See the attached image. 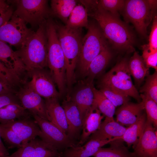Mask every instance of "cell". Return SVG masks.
<instances>
[{"instance_id":"obj_14","label":"cell","mask_w":157,"mask_h":157,"mask_svg":"<svg viewBox=\"0 0 157 157\" xmlns=\"http://www.w3.org/2000/svg\"><path fill=\"white\" fill-rule=\"evenodd\" d=\"M31 116L45 135L47 141L52 144L59 151L75 145L73 140L52 122L36 115Z\"/></svg>"},{"instance_id":"obj_18","label":"cell","mask_w":157,"mask_h":157,"mask_svg":"<svg viewBox=\"0 0 157 157\" xmlns=\"http://www.w3.org/2000/svg\"><path fill=\"white\" fill-rule=\"evenodd\" d=\"M62 106L65 111L68 126L67 135L73 140L82 130L83 122L80 113L75 104L69 97L64 100Z\"/></svg>"},{"instance_id":"obj_25","label":"cell","mask_w":157,"mask_h":157,"mask_svg":"<svg viewBox=\"0 0 157 157\" xmlns=\"http://www.w3.org/2000/svg\"><path fill=\"white\" fill-rule=\"evenodd\" d=\"M130 74L134 80L135 86L139 87L145 77L149 75V68L147 67L141 56L134 51L128 63Z\"/></svg>"},{"instance_id":"obj_28","label":"cell","mask_w":157,"mask_h":157,"mask_svg":"<svg viewBox=\"0 0 157 157\" xmlns=\"http://www.w3.org/2000/svg\"><path fill=\"white\" fill-rule=\"evenodd\" d=\"M146 121V113L143 112L134 123L126 129L121 139L129 147L133 148L137 144Z\"/></svg>"},{"instance_id":"obj_19","label":"cell","mask_w":157,"mask_h":157,"mask_svg":"<svg viewBox=\"0 0 157 157\" xmlns=\"http://www.w3.org/2000/svg\"><path fill=\"white\" fill-rule=\"evenodd\" d=\"M119 138L104 140L90 139L82 146L75 145L66 149L61 153L60 157H90L93 155L104 146Z\"/></svg>"},{"instance_id":"obj_40","label":"cell","mask_w":157,"mask_h":157,"mask_svg":"<svg viewBox=\"0 0 157 157\" xmlns=\"http://www.w3.org/2000/svg\"><path fill=\"white\" fill-rule=\"evenodd\" d=\"M13 103L21 104L15 93H10L0 95V109Z\"/></svg>"},{"instance_id":"obj_12","label":"cell","mask_w":157,"mask_h":157,"mask_svg":"<svg viewBox=\"0 0 157 157\" xmlns=\"http://www.w3.org/2000/svg\"><path fill=\"white\" fill-rule=\"evenodd\" d=\"M93 81L86 78L78 81L69 97L78 108L82 122L94 102Z\"/></svg>"},{"instance_id":"obj_6","label":"cell","mask_w":157,"mask_h":157,"mask_svg":"<svg viewBox=\"0 0 157 157\" xmlns=\"http://www.w3.org/2000/svg\"><path fill=\"white\" fill-rule=\"evenodd\" d=\"M47 38V67L56 82L64 81L66 77L65 57L56 32L55 23L51 19L46 22Z\"/></svg>"},{"instance_id":"obj_24","label":"cell","mask_w":157,"mask_h":157,"mask_svg":"<svg viewBox=\"0 0 157 157\" xmlns=\"http://www.w3.org/2000/svg\"><path fill=\"white\" fill-rule=\"evenodd\" d=\"M108 45L103 49L91 62L88 66L86 78L94 80L105 70L112 57Z\"/></svg>"},{"instance_id":"obj_37","label":"cell","mask_w":157,"mask_h":157,"mask_svg":"<svg viewBox=\"0 0 157 157\" xmlns=\"http://www.w3.org/2000/svg\"><path fill=\"white\" fill-rule=\"evenodd\" d=\"M0 133L2 138L10 149L21 147L22 141L17 134L11 129L0 124Z\"/></svg>"},{"instance_id":"obj_4","label":"cell","mask_w":157,"mask_h":157,"mask_svg":"<svg viewBox=\"0 0 157 157\" xmlns=\"http://www.w3.org/2000/svg\"><path fill=\"white\" fill-rule=\"evenodd\" d=\"M87 32L83 38L76 69L79 76L86 78L89 64L93 60L108 46L106 39L95 23L89 22Z\"/></svg>"},{"instance_id":"obj_8","label":"cell","mask_w":157,"mask_h":157,"mask_svg":"<svg viewBox=\"0 0 157 157\" xmlns=\"http://www.w3.org/2000/svg\"><path fill=\"white\" fill-rule=\"evenodd\" d=\"M15 5L13 15L22 19L32 27H38L52 15L46 0H15L7 1Z\"/></svg>"},{"instance_id":"obj_31","label":"cell","mask_w":157,"mask_h":157,"mask_svg":"<svg viewBox=\"0 0 157 157\" xmlns=\"http://www.w3.org/2000/svg\"><path fill=\"white\" fill-rule=\"evenodd\" d=\"M93 90L94 101L100 112L105 117L113 118L115 107L99 90L94 87Z\"/></svg>"},{"instance_id":"obj_16","label":"cell","mask_w":157,"mask_h":157,"mask_svg":"<svg viewBox=\"0 0 157 157\" xmlns=\"http://www.w3.org/2000/svg\"><path fill=\"white\" fill-rule=\"evenodd\" d=\"M1 124L11 129L15 132L21 139L22 145L38 136L42 139L47 141L45 135L38 125L35 120L31 118V117L14 120Z\"/></svg>"},{"instance_id":"obj_13","label":"cell","mask_w":157,"mask_h":157,"mask_svg":"<svg viewBox=\"0 0 157 157\" xmlns=\"http://www.w3.org/2000/svg\"><path fill=\"white\" fill-rule=\"evenodd\" d=\"M61 152L52 144L35 138L22 144L15 152L3 157H60Z\"/></svg>"},{"instance_id":"obj_36","label":"cell","mask_w":157,"mask_h":157,"mask_svg":"<svg viewBox=\"0 0 157 157\" xmlns=\"http://www.w3.org/2000/svg\"><path fill=\"white\" fill-rule=\"evenodd\" d=\"M0 78L16 90L24 83L0 61Z\"/></svg>"},{"instance_id":"obj_10","label":"cell","mask_w":157,"mask_h":157,"mask_svg":"<svg viewBox=\"0 0 157 157\" xmlns=\"http://www.w3.org/2000/svg\"><path fill=\"white\" fill-rule=\"evenodd\" d=\"M28 74L31 79L27 81L28 85L42 98L58 99L61 97L49 70L34 69L29 71Z\"/></svg>"},{"instance_id":"obj_39","label":"cell","mask_w":157,"mask_h":157,"mask_svg":"<svg viewBox=\"0 0 157 157\" xmlns=\"http://www.w3.org/2000/svg\"><path fill=\"white\" fill-rule=\"evenodd\" d=\"M149 42L147 44L151 50L157 51V18L155 16L153 21L149 37Z\"/></svg>"},{"instance_id":"obj_17","label":"cell","mask_w":157,"mask_h":157,"mask_svg":"<svg viewBox=\"0 0 157 157\" xmlns=\"http://www.w3.org/2000/svg\"><path fill=\"white\" fill-rule=\"evenodd\" d=\"M0 61L24 82L29 77L28 73L15 51L6 43L0 40Z\"/></svg>"},{"instance_id":"obj_32","label":"cell","mask_w":157,"mask_h":157,"mask_svg":"<svg viewBox=\"0 0 157 157\" xmlns=\"http://www.w3.org/2000/svg\"><path fill=\"white\" fill-rule=\"evenodd\" d=\"M99 90L115 108L129 102L130 97L122 92L107 87H100Z\"/></svg>"},{"instance_id":"obj_26","label":"cell","mask_w":157,"mask_h":157,"mask_svg":"<svg viewBox=\"0 0 157 157\" xmlns=\"http://www.w3.org/2000/svg\"><path fill=\"white\" fill-rule=\"evenodd\" d=\"M121 139L114 140L109 143L110 147L101 148L93 155L94 157H137L130 152L123 144Z\"/></svg>"},{"instance_id":"obj_21","label":"cell","mask_w":157,"mask_h":157,"mask_svg":"<svg viewBox=\"0 0 157 157\" xmlns=\"http://www.w3.org/2000/svg\"><path fill=\"white\" fill-rule=\"evenodd\" d=\"M126 128L115 121L114 118L105 117L99 128L92 134L90 139L108 140L115 138H121Z\"/></svg>"},{"instance_id":"obj_34","label":"cell","mask_w":157,"mask_h":157,"mask_svg":"<svg viewBox=\"0 0 157 157\" xmlns=\"http://www.w3.org/2000/svg\"><path fill=\"white\" fill-rule=\"evenodd\" d=\"M139 92L148 95L157 103V71L146 77L145 83L140 88Z\"/></svg>"},{"instance_id":"obj_9","label":"cell","mask_w":157,"mask_h":157,"mask_svg":"<svg viewBox=\"0 0 157 157\" xmlns=\"http://www.w3.org/2000/svg\"><path fill=\"white\" fill-rule=\"evenodd\" d=\"M34 32L22 19L13 14L0 27V40L19 48Z\"/></svg>"},{"instance_id":"obj_7","label":"cell","mask_w":157,"mask_h":157,"mask_svg":"<svg viewBox=\"0 0 157 157\" xmlns=\"http://www.w3.org/2000/svg\"><path fill=\"white\" fill-rule=\"evenodd\" d=\"M128 61L123 59L100 79L99 87H107L120 91L136 100L141 101L140 94L132 81L128 66Z\"/></svg>"},{"instance_id":"obj_23","label":"cell","mask_w":157,"mask_h":157,"mask_svg":"<svg viewBox=\"0 0 157 157\" xmlns=\"http://www.w3.org/2000/svg\"><path fill=\"white\" fill-rule=\"evenodd\" d=\"M50 122L67 134L68 126L64 110L60 104L58 99L52 98L44 100Z\"/></svg>"},{"instance_id":"obj_20","label":"cell","mask_w":157,"mask_h":157,"mask_svg":"<svg viewBox=\"0 0 157 157\" xmlns=\"http://www.w3.org/2000/svg\"><path fill=\"white\" fill-rule=\"evenodd\" d=\"M144 110L142 101L136 103L129 102L120 106L115 111L116 121L128 127L136 121Z\"/></svg>"},{"instance_id":"obj_43","label":"cell","mask_w":157,"mask_h":157,"mask_svg":"<svg viewBox=\"0 0 157 157\" xmlns=\"http://www.w3.org/2000/svg\"><path fill=\"white\" fill-rule=\"evenodd\" d=\"M0 153L3 154L4 156L9 155V153L4 146L1 140V137L0 133Z\"/></svg>"},{"instance_id":"obj_11","label":"cell","mask_w":157,"mask_h":157,"mask_svg":"<svg viewBox=\"0 0 157 157\" xmlns=\"http://www.w3.org/2000/svg\"><path fill=\"white\" fill-rule=\"evenodd\" d=\"M15 94L21 105L31 115L50 121L44 100L28 85L27 81L17 89Z\"/></svg>"},{"instance_id":"obj_5","label":"cell","mask_w":157,"mask_h":157,"mask_svg":"<svg viewBox=\"0 0 157 157\" xmlns=\"http://www.w3.org/2000/svg\"><path fill=\"white\" fill-rule=\"evenodd\" d=\"M157 1L125 0L122 12L125 20L132 23L142 37L147 36V28L153 17Z\"/></svg>"},{"instance_id":"obj_42","label":"cell","mask_w":157,"mask_h":157,"mask_svg":"<svg viewBox=\"0 0 157 157\" xmlns=\"http://www.w3.org/2000/svg\"><path fill=\"white\" fill-rule=\"evenodd\" d=\"M16 90L0 78V95L15 93Z\"/></svg>"},{"instance_id":"obj_29","label":"cell","mask_w":157,"mask_h":157,"mask_svg":"<svg viewBox=\"0 0 157 157\" xmlns=\"http://www.w3.org/2000/svg\"><path fill=\"white\" fill-rule=\"evenodd\" d=\"M78 2V1L75 0H51L52 15L58 17L66 24L71 13Z\"/></svg>"},{"instance_id":"obj_41","label":"cell","mask_w":157,"mask_h":157,"mask_svg":"<svg viewBox=\"0 0 157 157\" xmlns=\"http://www.w3.org/2000/svg\"><path fill=\"white\" fill-rule=\"evenodd\" d=\"M14 10L11 6L0 8V27L8 21L13 14Z\"/></svg>"},{"instance_id":"obj_33","label":"cell","mask_w":157,"mask_h":157,"mask_svg":"<svg viewBox=\"0 0 157 157\" xmlns=\"http://www.w3.org/2000/svg\"><path fill=\"white\" fill-rule=\"evenodd\" d=\"M146 112L147 120L156 129L157 126V103L145 94H140Z\"/></svg>"},{"instance_id":"obj_30","label":"cell","mask_w":157,"mask_h":157,"mask_svg":"<svg viewBox=\"0 0 157 157\" xmlns=\"http://www.w3.org/2000/svg\"><path fill=\"white\" fill-rule=\"evenodd\" d=\"M86 9L81 3H78L71 13L65 25L72 28H87L89 24Z\"/></svg>"},{"instance_id":"obj_15","label":"cell","mask_w":157,"mask_h":157,"mask_svg":"<svg viewBox=\"0 0 157 157\" xmlns=\"http://www.w3.org/2000/svg\"><path fill=\"white\" fill-rule=\"evenodd\" d=\"M137 157H157V130L147 120L138 141L133 148Z\"/></svg>"},{"instance_id":"obj_1","label":"cell","mask_w":157,"mask_h":157,"mask_svg":"<svg viewBox=\"0 0 157 157\" xmlns=\"http://www.w3.org/2000/svg\"><path fill=\"white\" fill-rule=\"evenodd\" d=\"M80 2L88 15L97 21L104 37L114 49L128 53L135 51V36L125 23L103 9L97 1L81 0Z\"/></svg>"},{"instance_id":"obj_22","label":"cell","mask_w":157,"mask_h":157,"mask_svg":"<svg viewBox=\"0 0 157 157\" xmlns=\"http://www.w3.org/2000/svg\"><path fill=\"white\" fill-rule=\"evenodd\" d=\"M104 117L101 115L94 101L93 106L83 120L79 144H83L90 135L98 129Z\"/></svg>"},{"instance_id":"obj_35","label":"cell","mask_w":157,"mask_h":157,"mask_svg":"<svg viewBox=\"0 0 157 157\" xmlns=\"http://www.w3.org/2000/svg\"><path fill=\"white\" fill-rule=\"evenodd\" d=\"M125 0H100L98 1V5L103 9L112 16L119 18V13L122 12Z\"/></svg>"},{"instance_id":"obj_27","label":"cell","mask_w":157,"mask_h":157,"mask_svg":"<svg viewBox=\"0 0 157 157\" xmlns=\"http://www.w3.org/2000/svg\"><path fill=\"white\" fill-rule=\"evenodd\" d=\"M31 116L21 104H11L0 109V124H4L16 119L30 117Z\"/></svg>"},{"instance_id":"obj_45","label":"cell","mask_w":157,"mask_h":157,"mask_svg":"<svg viewBox=\"0 0 157 157\" xmlns=\"http://www.w3.org/2000/svg\"><path fill=\"white\" fill-rule=\"evenodd\" d=\"M4 156L2 154L0 153V157H3Z\"/></svg>"},{"instance_id":"obj_2","label":"cell","mask_w":157,"mask_h":157,"mask_svg":"<svg viewBox=\"0 0 157 157\" xmlns=\"http://www.w3.org/2000/svg\"><path fill=\"white\" fill-rule=\"evenodd\" d=\"M55 23L58 39L65 57L67 95L76 81V70L83 37L82 28H72Z\"/></svg>"},{"instance_id":"obj_44","label":"cell","mask_w":157,"mask_h":157,"mask_svg":"<svg viewBox=\"0 0 157 157\" xmlns=\"http://www.w3.org/2000/svg\"><path fill=\"white\" fill-rule=\"evenodd\" d=\"M10 6L7 1L0 0V8H7Z\"/></svg>"},{"instance_id":"obj_38","label":"cell","mask_w":157,"mask_h":157,"mask_svg":"<svg viewBox=\"0 0 157 157\" xmlns=\"http://www.w3.org/2000/svg\"><path fill=\"white\" fill-rule=\"evenodd\" d=\"M142 57L146 67L148 68H153L157 71V51L151 50L147 44L142 46Z\"/></svg>"},{"instance_id":"obj_3","label":"cell","mask_w":157,"mask_h":157,"mask_svg":"<svg viewBox=\"0 0 157 157\" xmlns=\"http://www.w3.org/2000/svg\"><path fill=\"white\" fill-rule=\"evenodd\" d=\"M47 21V20H46ZM46 21L28 37L15 52L28 73L31 70L47 67V38Z\"/></svg>"}]
</instances>
